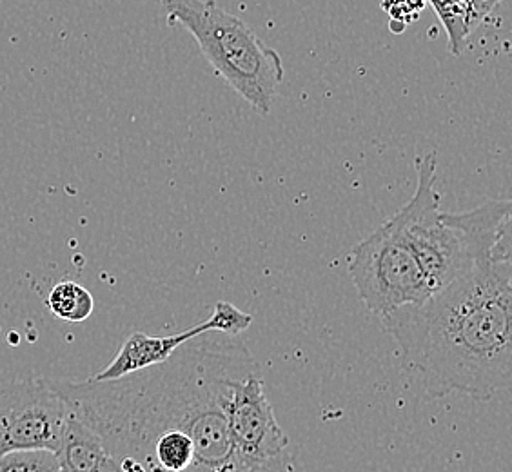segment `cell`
<instances>
[{"label": "cell", "instance_id": "obj_11", "mask_svg": "<svg viewBox=\"0 0 512 472\" xmlns=\"http://www.w3.org/2000/svg\"><path fill=\"white\" fill-rule=\"evenodd\" d=\"M500 2L502 0H463L469 31H473Z\"/></svg>", "mask_w": 512, "mask_h": 472}, {"label": "cell", "instance_id": "obj_14", "mask_svg": "<svg viewBox=\"0 0 512 472\" xmlns=\"http://www.w3.org/2000/svg\"><path fill=\"white\" fill-rule=\"evenodd\" d=\"M60 472H64V471H60Z\"/></svg>", "mask_w": 512, "mask_h": 472}, {"label": "cell", "instance_id": "obj_7", "mask_svg": "<svg viewBox=\"0 0 512 472\" xmlns=\"http://www.w3.org/2000/svg\"><path fill=\"white\" fill-rule=\"evenodd\" d=\"M57 456L64 472H100L109 462L99 436L71 414Z\"/></svg>", "mask_w": 512, "mask_h": 472}, {"label": "cell", "instance_id": "obj_1", "mask_svg": "<svg viewBox=\"0 0 512 472\" xmlns=\"http://www.w3.org/2000/svg\"><path fill=\"white\" fill-rule=\"evenodd\" d=\"M512 242L422 304L380 316L405 369L424 378L429 398L463 394L489 402L512 384Z\"/></svg>", "mask_w": 512, "mask_h": 472}, {"label": "cell", "instance_id": "obj_6", "mask_svg": "<svg viewBox=\"0 0 512 472\" xmlns=\"http://www.w3.org/2000/svg\"><path fill=\"white\" fill-rule=\"evenodd\" d=\"M251 324H253V315L238 309L237 305L231 302L220 300L215 305L213 315L182 333L166 336L146 335V333L129 335L126 342L120 345L119 353L111 360V364L91 378L99 382L119 380L122 376L166 362L182 345L204 333L242 335L251 327Z\"/></svg>", "mask_w": 512, "mask_h": 472}, {"label": "cell", "instance_id": "obj_3", "mask_svg": "<svg viewBox=\"0 0 512 472\" xmlns=\"http://www.w3.org/2000/svg\"><path fill=\"white\" fill-rule=\"evenodd\" d=\"M349 275L360 300L378 316L431 298L422 269L391 220L353 247Z\"/></svg>", "mask_w": 512, "mask_h": 472}, {"label": "cell", "instance_id": "obj_8", "mask_svg": "<svg viewBox=\"0 0 512 472\" xmlns=\"http://www.w3.org/2000/svg\"><path fill=\"white\" fill-rule=\"evenodd\" d=\"M48 309L51 315L62 322L79 324L91 316L95 309V302L86 287L68 280L53 286L48 295Z\"/></svg>", "mask_w": 512, "mask_h": 472}, {"label": "cell", "instance_id": "obj_2", "mask_svg": "<svg viewBox=\"0 0 512 472\" xmlns=\"http://www.w3.org/2000/svg\"><path fill=\"white\" fill-rule=\"evenodd\" d=\"M171 26H182L229 88L267 117L284 82V64L246 22L215 0H158Z\"/></svg>", "mask_w": 512, "mask_h": 472}, {"label": "cell", "instance_id": "obj_13", "mask_svg": "<svg viewBox=\"0 0 512 472\" xmlns=\"http://www.w3.org/2000/svg\"><path fill=\"white\" fill-rule=\"evenodd\" d=\"M278 472H295L293 471V465H291V463H289V465H286V467H282V469H280V471Z\"/></svg>", "mask_w": 512, "mask_h": 472}, {"label": "cell", "instance_id": "obj_9", "mask_svg": "<svg viewBox=\"0 0 512 472\" xmlns=\"http://www.w3.org/2000/svg\"><path fill=\"white\" fill-rule=\"evenodd\" d=\"M59 456L48 449H24L0 454V472H60Z\"/></svg>", "mask_w": 512, "mask_h": 472}, {"label": "cell", "instance_id": "obj_5", "mask_svg": "<svg viewBox=\"0 0 512 472\" xmlns=\"http://www.w3.org/2000/svg\"><path fill=\"white\" fill-rule=\"evenodd\" d=\"M227 422L238 462L264 472L289 458V438L267 400L262 371L240 380L227 404Z\"/></svg>", "mask_w": 512, "mask_h": 472}, {"label": "cell", "instance_id": "obj_10", "mask_svg": "<svg viewBox=\"0 0 512 472\" xmlns=\"http://www.w3.org/2000/svg\"><path fill=\"white\" fill-rule=\"evenodd\" d=\"M433 4L438 11V17H442L447 33H449L451 51L454 55L462 53L465 40L471 35L469 26H467L463 0H433Z\"/></svg>", "mask_w": 512, "mask_h": 472}, {"label": "cell", "instance_id": "obj_12", "mask_svg": "<svg viewBox=\"0 0 512 472\" xmlns=\"http://www.w3.org/2000/svg\"><path fill=\"white\" fill-rule=\"evenodd\" d=\"M100 472H122V471H120L119 465H117V462H115V460H113V458H111V456H109V462L106 463V467H104V469H102V471H100Z\"/></svg>", "mask_w": 512, "mask_h": 472}, {"label": "cell", "instance_id": "obj_4", "mask_svg": "<svg viewBox=\"0 0 512 472\" xmlns=\"http://www.w3.org/2000/svg\"><path fill=\"white\" fill-rule=\"evenodd\" d=\"M68 418L66 400L48 380L0 384V454L24 449L59 453Z\"/></svg>", "mask_w": 512, "mask_h": 472}]
</instances>
